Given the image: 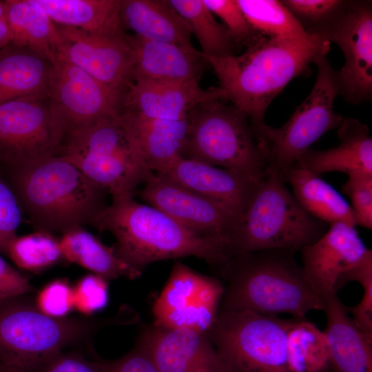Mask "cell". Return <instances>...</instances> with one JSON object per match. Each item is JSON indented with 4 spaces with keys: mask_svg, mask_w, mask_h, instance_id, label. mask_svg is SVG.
<instances>
[{
    "mask_svg": "<svg viewBox=\"0 0 372 372\" xmlns=\"http://www.w3.org/2000/svg\"><path fill=\"white\" fill-rule=\"evenodd\" d=\"M0 172L38 231L63 234L92 225L107 205L108 192L59 155L0 165Z\"/></svg>",
    "mask_w": 372,
    "mask_h": 372,
    "instance_id": "3",
    "label": "cell"
},
{
    "mask_svg": "<svg viewBox=\"0 0 372 372\" xmlns=\"http://www.w3.org/2000/svg\"><path fill=\"white\" fill-rule=\"evenodd\" d=\"M10 43V34L3 1H0V49Z\"/></svg>",
    "mask_w": 372,
    "mask_h": 372,
    "instance_id": "45",
    "label": "cell"
},
{
    "mask_svg": "<svg viewBox=\"0 0 372 372\" xmlns=\"http://www.w3.org/2000/svg\"><path fill=\"white\" fill-rule=\"evenodd\" d=\"M34 302L43 313L54 318H65L74 309L73 287L64 278L48 282L37 293Z\"/></svg>",
    "mask_w": 372,
    "mask_h": 372,
    "instance_id": "39",
    "label": "cell"
},
{
    "mask_svg": "<svg viewBox=\"0 0 372 372\" xmlns=\"http://www.w3.org/2000/svg\"><path fill=\"white\" fill-rule=\"evenodd\" d=\"M32 291L28 280L0 256V298L27 295Z\"/></svg>",
    "mask_w": 372,
    "mask_h": 372,
    "instance_id": "43",
    "label": "cell"
},
{
    "mask_svg": "<svg viewBox=\"0 0 372 372\" xmlns=\"http://www.w3.org/2000/svg\"><path fill=\"white\" fill-rule=\"evenodd\" d=\"M216 99L226 100L224 91L219 87L203 89L199 79L130 82L123 93L121 111L180 120L198 105Z\"/></svg>",
    "mask_w": 372,
    "mask_h": 372,
    "instance_id": "19",
    "label": "cell"
},
{
    "mask_svg": "<svg viewBox=\"0 0 372 372\" xmlns=\"http://www.w3.org/2000/svg\"><path fill=\"white\" fill-rule=\"evenodd\" d=\"M287 372L333 371L323 331L304 318H293L286 338Z\"/></svg>",
    "mask_w": 372,
    "mask_h": 372,
    "instance_id": "31",
    "label": "cell"
},
{
    "mask_svg": "<svg viewBox=\"0 0 372 372\" xmlns=\"http://www.w3.org/2000/svg\"><path fill=\"white\" fill-rule=\"evenodd\" d=\"M64 136L47 100L20 99L0 104V165L58 155Z\"/></svg>",
    "mask_w": 372,
    "mask_h": 372,
    "instance_id": "11",
    "label": "cell"
},
{
    "mask_svg": "<svg viewBox=\"0 0 372 372\" xmlns=\"http://www.w3.org/2000/svg\"><path fill=\"white\" fill-rule=\"evenodd\" d=\"M56 25L61 39L59 59L106 85L124 91L130 82L132 65L125 33L105 35Z\"/></svg>",
    "mask_w": 372,
    "mask_h": 372,
    "instance_id": "16",
    "label": "cell"
},
{
    "mask_svg": "<svg viewBox=\"0 0 372 372\" xmlns=\"http://www.w3.org/2000/svg\"><path fill=\"white\" fill-rule=\"evenodd\" d=\"M92 226L110 232L116 240V255L141 273L156 261L195 256L223 276L231 259L225 242L190 230L161 210L137 202L134 195L112 196Z\"/></svg>",
    "mask_w": 372,
    "mask_h": 372,
    "instance_id": "1",
    "label": "cell"
},
{
    "mask_svg": "<svg viewBox=\"0 0 372 372\" xmlns=\"http://www.w3.org/2000/svg\"><path fill=\"white\" fill-rule=\"evenodd\" d=\"M131 320L127 314L109 320L54 318L41 311L28 294L0 298V364L23 372H41L68 347L99 329Z\"/></svg>",
    "mask_w": 372,
    "mask_h": 372,
    "instance_id": "5",
    "label": "cell"
},
{
    "mask_svg": "<svg viewBox=\"0 0 372 372\" xmlns=\"http://www.w3.org/2000/svg\"><path fill=\"white\" fill-rule=\"evenodd\" d=\"M0 372H5L3 366L1 364H0Z\"/></svg>",
    "mask_w": 372,
    "mask_h": 372,
    "instance_id": "47",
    "label": "cell"
},
{
    "mask_svg": "<svg viewBox=\"0 0 372 372\" xmlns=\"http://www.w3.org/2000/svg\"><path fill=\"white\" fill-rule=\"evenodd\" d=\"M329 50L330 42L316 35L304 42L261 36L240 55L205 58L226 100L256 125L265 123L269 105L287 85L309 74V65Z\"/></svg>",
    "mask_w": 372,
    "mask_h": 372,
    "instance_id": "2",
    "label": "cell"
},
{
    "mask_svg": "<svg viewBox=\"0 0 372 372\" xmlns=\"http://www.w3.org/2000/svg\"><path fill=\"white\" fill-rule=\"evenodd\" d=\"M229 209L239 217L244 214L256 183L235 170L178 156L152 172Z\"/></svg>",
    "mask_w": 372,
    "mask_h": 372,
    "instance_id": "20",
    "label": "cell"
},
{
    "mask_svg": "<svg viewBox=\"0 0 372 372\" xmlns=\"http://www.w3.org/2000/svg\"><path fill=\"white\" fill-rule=\"evenodd\" d=\"M293 319L219 311L207 333L227 372H287L286 338Z\"/></svg>",
    "mask_w": 372,
    "mask_h": 372,
    "instance_id": "10",
    "label": "cell"
},
{
    "mask_svg": "<svg viewBox=\"0 0 372 372\" xmlns=\"http://www.w3.org/2000/svg\"><path fill=\"white\" fill-rule=\"evenodd\" d=\"M368 251L354 226L333 223L318 240L300 251L301 266L309 282L324 298L337 293L341 276L358 263Z\"/></svg>",
    "mask_w": 372,
    "mask_h": 372,
    "instance_id": "18",
    "label": "cell"
},
{
    "mask_svg": "<svg viewBox=\"0 0 372 372\" xmlns=\"http://www.w3.org/2000/svg\"><path fill=\"white\" fill-rule=\"evenodd\" d=\"M10 43L28 48L52 63L59 59L61 39L56 24L34 0L3 1Z\"/></svg>",
    "mask_w": 372,
    "mask_h": 372,
    "instance_id": "27",
    "label": "cell"
},
{
    "mask_svg": "<svg viewBox=\"0 0 372 372\" xmlns=\"http://www.w3.org/2000/svg\"><path fill=\"white\" fill-rule=\"evenodd\" d=\"M120 19L140 37L194 47L189 26L169 0H120Z\"/></svg>",
    "mask_w": 372,
    "mask_h": 372,
    "instance_id": "26",
    "label": "cell"
},
{
    "mask_svg": "<svg viewBox=\"0 0 372 372\" xmlns=\"http://www.w3.org/2000/svg\"><path fill=\"white\" fill-rule=\"evenodd\" d=\"M108 280L94 274H87L73 287L74 309L90 316L106 307L109 300Z\"/></svg>",
    "mask_w": 372,
    "mask_h": 372,
    "instance_id": "38",
    "label": "cell"
},
{
    "mask_svg": "<svg viewBox=\"0 0 372 372\" xmlns=\"http://www.w3.org/2000/svg\"><path fill=\"white\" fill-rule=\"evenodd\" d=\"M119 118L152 172L178 156H183L189 134L188 116L167 120L121 111Z\"/></svg>",
    "mask_w": 372,
    "mask_h": 372,
    "instance_id": "24",
    "label": "cell"
},
{
    "mask_svg": "<svg viewBox=\"0 0 372 372\" xmlns=\"http://www.w3.org/2000/svg\"><path fill=\"white\" fill-rule=\"evenodd\" d=\"M143 185L138 194L149 205L190 230L228 247L240 220L235 213L161 174L152 172Z\"/></svg>",
    "mask_w": 372,
    "mask_h": 372,
    "instance_id": "14",
    "label": "cell"
},
{
    "mask_svg": "<svg viewBox=\"0 0 372 372\" xmlns=\"http://www.w3.org/2000/svg\"><path fill=\"white\" fill-rule=\"evenodd\" d=\"M288 249L235 256L223 275L226 280L219 311H250L304 318L323 311L324 300Z\"/></svg>",
    "mask_w": 372,
    "mask_h": 372,
    "instance_id": "4",
    "label": "cell"
},
{
    "mask_svg": "<svg viewBox=\"0 0 372 372\" xmlns=\"http://www.w3.org/2000/svg\"><path fill=\"white\" fill-rule=\"evenodd\" d=\"M282 178L290 183L295 200L311 216L329 225L341 222L356 225L351 205L318 176L292 166Z\"/></svg>",
    "mask_w": 372,
    "mask_h": 372,
    "instance_id": "29",
    "label": "cell"
},
{
    "mask_svg": "<svg viewBox=\"0 0 372 372\" xmlns=\"http://www.w3.org/2000/svg\"><path fill=\"white\" fill-rule=\"evenodd\" d=\"M18 199L0 172V253L6 254L11 240L22 220Z\"/></svg>",
    "mask_w": 372,
    "mask_h": 372,
    "instance_id": "41",
    "label": "cell"
},
{
    "mask_svg": "<svg viewBox=\"0 0 372 372\" xmlns=\"http://www.w3.org/2000/svg\"><path fill=\"white\" fill-rule=\"evenodd\" d=\"M123 93L68 61L52 63L47 101L65 136L99 119L118 116Z\"/></svg>",
    "mask_w": 372,
    "mask_h": 372,
    "instance_id": "13",
    "label": "cell"
},
{
    "mask_svg": "<svg viewBox=\"0 0 372 372\" xmlns=\"http://www.w3.org/2000/svg\"><path fill=\"white\" fill-rule=\"evenodd\" d=\"M224 100L203 103L189 112L183 156L237 171L258 182L265 176L267 165L249 119Z\"/></svg>",
    "mask_w": 372,
    "mask_h": 372,
    "instance_id": "9",
    "label": "cell"
},
{
    "mask_svg": "<svg viewBox=\"0 0 372 372\" xmlns=\"http://www.w3.org/2000/svg\"><path fill=\"white\" fill-rule=\"evenodd\" d=\"M249 23L260 35L304 42L316 35L307 33L293 16L277 0H237Z\"/></svg>",
    "mask_w": 372,
    "mask_h": 372,
    "instance_id": "33",
    "label": "cell"
},
{
    "mask_svg": "<svg viewBox=\"0 0 372 372\" xmlns=\"http://www.w3.org/2000/svg\"><path fill=\"white\" fill-rule=\"evenodd\" d=\"M340 144L327 150L308 149L293 166L320 176L340 172L348 176L372 174V139L368 126L355 118H344L338 127Z\"/></svg>",
    "mask_w": 372,
    "mask_h": 372,
    "instance_id": "23",
    "label": "cell"
},
{
    "mask_svg": "<svg viewBox=\"0 0 372 372\" xmlns=\"http://www.w3.org/2000/svg\"><path fill=\"white\" fill-rule=\"evenodd\" d=\"M159 372H227L207 333L144 327L136 342Z\"/></svg>",
    "mask_w": 372,
    "mask_h": 372,
    "instance_id": "17",
    "label": "cell"
},
{
    "mask_svg": "<svg viewBox=\"0 0 372 372\" xmlns=\"http://www.w3.org/2000/svg\"><path fill=\"white\" fill-rule=\"evenodd\" d=\"M327 229L299 205L279 174L267 169L229 242V252L232 258L268 249L300 251Z\"/></svg>",
    "mask_w": 372,
    "mask_h": 372,
    "instance_id": "6",
    "label": "cell"
},
{
    "mask_svg": "<svg viewBox=\"0 0 372 372\" xmlns=\"http://www.w3.org/2000/svg\"><path fill=\"white\" fill-rule=\"evenodd\" d=\"M3 365V364H2ZM3 369H4V371L5 372H23L22 371H20L19 369H14V368H11V367H8V366H6L4 365H3Z\"/></svg>",
    "mask_w": 372,
    "mask_h": 372,
    "instance_id": "46",
    "label": "cell"
},
{
    "mask_svg": "<svg viewBox=\"0 0 372 372\" xmlns=\"http://www.w3.org/2000/svg\"><path fill=\"white\" fill-rule=\"evenodd\" d=\"M63 260L76 264L107 280L125 277L135 279L142 273L133 269L83 227L72 228L59 238Z\"/></svg>",
    "mask_w": 372,
    "mask_h": 372,
    "instance_id": "30",
    "label": "cell"
},
{
    "mask_svg": "<svg viewBox=\"0 0 372 372\" xmlns=\"http://www.w3.org/2000/svg\"><path fill=\"white\" fill-rule=\"evenodd\" d=\"M281 2L307 33L319 37L343 16L349 3L347 0H283Z\"/></svg>",
    "mask_w": 372,
    "mask_h": 372,
    "instance_id": "35",
    "label": "cell"
},
{
    "mask_svg": "<svg viewBox=\"0 0 372 372\" xmlns=\"http://www.w3.org/2000/svg\"><path fill=\"white\" fill-rule=\"evenodd\" d=\"M358 282L363 290L360 301L352 307H347L355 323L372 337V251L369 249L362 259L344 273L337 284V291L347 283Z\"/></svg>",
    "mask_w": 372,
    "mask_h": 372,
    "instance_id": "36",
    "label": "cell"
},
{
    "mask_svg": "<svg viewBox=\"0 0 372 372\" xmlns=\"http://www.w3.org/2000/svg\"><path fill=\"white\" fill-rule=\"evenodd\" d=\"M197 38L205 57L234 54L236 45L224 24L219 23L203 0H169Z\"/></svg>",
    "mask_w": 372,
    "mask_h": 372,
    "instance_id": "32",
    "label": "cell"
},
{
    "mask_svg": "<svg viewBox=\"0 0 372 372\" xmlns=\"http://www.w3.org/2000/svg\"><path fill=\"white\" fill-rule=\"evenodd\" d=\"M132 65L130 82L200 79L207 61L194 47L127 34Z\"/></svg>",
    "mask_w": 372,
    "mask_h": 372,
    "instance_id": "21",
    "label": "cell"
},
{
    "mask_svg": "<svg viewBox=\"0 0 372 372\" xmlns=\"http://www.w3.org/2000/svg\"><path fill=\"white\" fill-rule=\"evenodd\" d=\"M57 25L90 33H125L120 19V0H34Z\"/></svg>",
    "mask_w": 372,
    "mask_h": 372,
    "instance_id": "28",
    "label": "cell"
},
{
    "mask_svg": "<svg viewBox=\"0 0 372 372\" xmlns=\"http://www.w3.org/2000/svg\"><path fill=\"white\" fill-rule=\"evenodd\" d=\"M314 63L318 74L312 90L282 126L275 128L265 123L251 125L267 169L281 178L315 141L338 127L344 118L333 110L335 99L340 95L338 71L327 55L320 56Z\"/></svg>",
    "mask_w": 372,
    "mask_h": 372,
    "instance_id": "8",
    "label": "cell"
},
{
    "mask_svg": "<svg viewBox=\"0 0 372 372\" xmlns=\"http://www.w3.org/2000/svg\"><path fill=\"white\" fill-rule=\"evenodd\" d=\"M336 43L344 56L338 71L340 94L349 103L372 97V5L370 1H349L343 16L321 36Z\"/></svg>",
    "mask_w": 372,
    "mask_h": 372,
    "instance_id": "15",
    "label": "cell"
},
{
    "mask_svg": "<svg viewBox=\"0 0 372 372\" xmlns=\"http://www.w3.org/2000/svg\"><path fill=\"white\" fill-rule=\"evenodd\" d=\"M6 255L18 267L34 272L63 260L59 238L43 231L16 236L10 242Z\"/></svg>",
    "mask_w": 372,
    "mask_h": 372,
    "instance_id": "34",
    "label": "cell"
},
{
    "mask_svg": "<svg viewBox=\"0 0 372 372\" xmlns=\"http://www.w3.org/2000/svg\"><path fill=\"white\" fill-rule=\"evenodd\" d=\"M58 155L112 196L134 195L152 173L119 115L66 134Z\"/></svg>",
    "mask_w": 372,
    "mask_h": 372,
    "instance_id": "7",
    "label": "cell"
},
{
    "mask_svg": "<svg viewBox=\"0 0 372 372\" xmlns=\"http://www.w3.org/2000/svg\"><path fill=\"white\" fill-rule=\"evenodd\" d=\"M350 198L356 225L372 229V174L358 173L348 176L342 186Z\"/></svg>",
    "mask_w": 372,
    "mask_h": 372,
    "instance_id": "40",
    "label": "cell"
},
{
    "mask_svg": "<svg viewBox=\"0 0 372 372\" xmlns=\"http://www.w3.org/2000/svg\"><path fill=\"white\" fill-rule=\"evenodd\" d=\"M108 372H159L147 353L136 344L123 357L110 360Z\"/></svg>",
    "mask_w": 372,
    "mask_h": 372,
    "instance_id": "44",
    "label": "cell"
},
{
    "mask_svg": "<svg viewBox=\"0 0 372 372\" xmlns=\"http://www.w3.org/2000/svg\"><path fill=\"white\" fill-rule=\"evenodd\" d=\"M325 334L333 372H372V337L353 321L337 293L323 298Z\"/></svg>",
    "mask_w": 372,
    "mask_h": 372,
    "instance_id": "22",
    "label": "cell"
},
{
    "mask_svg": "<svg viewBox=\"0 0 372 372\" xmlns=\"http://www.w3.org/2000/svg\"><path fill=\"white\" fill-rule=\"evenodd\" d=\"M224 290L219 279L176 262L153 303V324L208 333L219 313Z\"/></svg>",
    "mask_w": 372,
    "mask_h": 372,
    "instance_id": "12",
    "label": "cell"
},
{
    "mask_svg": "<svg viewBox=\"0 0 372 372\" xmlns=\"http://www.w3.org/2000/svg\"><path fill=\"white\" fill-rule=\"evenodd\" d=\"M110 360H90L79 352H61L52 359L41 372H108Z\"/></svg>",
    "mask_w": 372,
    "mask_h": 372,
    "instance_id": "42",
    "label": "cell"
},
{
    "mask_svg": "<svg viewBox=\"0 0 372 372\" xmlns=\"http://www.w3.org/2000/svg\"><path fill=\"white\" fill-rule=\"evenodd\" d=\"M209 10L224 22L236 45L249 46L260 35L247 21L237 0H203Z\"/></svg>",
    "mask_w": 372,
    "mask_h": 372,
    "instance_id": "37",
    "label": "cell"
},
{
    "mask_svg": "<svg viewBox=\"0 0 372 372\" xmlns=\"http://www.w3.org/2000/svg\"><path fill=\"white\" fill-rule=\"evenodd\" d=\"M52 65L11 43L0 49V104L20 99L47 100Z\"/></svg>",
    "mask_w": 372,
    "mask_h": 372,
    "instance_id": "25",
    "label": "cell"
}]
</instances>
